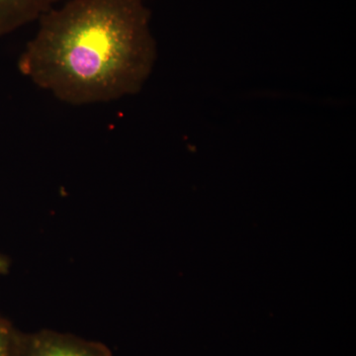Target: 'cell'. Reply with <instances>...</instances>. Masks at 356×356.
I'll return each mask as SVG.
<instances>
[{"instance_id":"2","label":"cell","mask_w":356,"mask_h":356,"mask_svg":"<svg viewBox=\"0 0 356 356\" xmlns=\"http://www.w3.org/2000/svg\"><path fill=\"white\" fill-rule=\"evenodd\" d=\"M16 356H114L106 344L72 334L40 330L19 331Z\"/></svg>"},{"instance_id":"3","label":"cell","mask_w":356,"mask_h":356,"mask_svg":"<svg viewBox=\"0 0 356 356\" xmlns=\"http://www.w3.org/2000/svg\"><path fill=\"white\" fill-rule=\"evenodd\" d=\"M67 0H0V37L38 21L43 14Z\"/></svg>"},{"instance_id":"1","label":"cell","mask_w":356,"mask_h":356,"mask_svg":"<svg viewBox=\"0 0 356 356\" xmlns=\"http://www.w3.org/2000/svg\"><path fill=\"white\" fill-rule=\"evenodd\" d=\"M18 58L21 74L76 106L137 95L156 64L144 0H67L39 18Z\"/></svg>"},{"instance_id":"5","label":"cell","mask_w":356,"mask_h":356,"mask_svg":"<svg viewBox=\"0 0 356 356\" xmlns=\"http://www.w3.org/2000/svg\"><path fill=\"white\" fill-rule=\"evenodd\" d=\"M11 262L6 255L0 254V276L6 275L10 270Z\"/></svg>"},{"instance_id":"4","label":"cell","mask_w":356,"mask_h":356,"mask_svg":"<svg viewBox=\"0 0 356 356\" xmlns=\"http://www.w3.org/2000/svg\"><path fill=\"white\" fill-rule=\"evenodd\" d=\"M19 330L10 321L0 317V356H16Z\"/></svg>"}]
</instances>
